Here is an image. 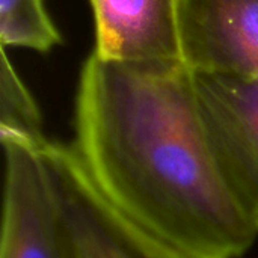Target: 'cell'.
<instances>
[{"mask_svg":"<svg viewBox=\"0 0 258 258\" xmlns=\"http://www.w3.org/2000/svg\"><path fill=\"white\" fill-rule=\"evenodd\" d=\"M42 153L73 258H198L154 236L115 209L88 175L74 147L44 138Z\"/></svg>","mask_w":258,"mask_h":258,"instance_id":"obj_2","label":"cell"},{"mask_svg":"<svg viewBox=\"0 0 258 258\" xmlns=\"http://www.w3.org/2000/svg\"><path fill=\"white\" fill-rule=\"evenodd\" d=\"M44 138L0 130L5 160L0 258H73L42 153Z\"/></svg>","mask_w":258,"mask_h":258,"instance_id":"obj_3","label":"cell"},{"mask_svg":"<svg viewBox=\"0 0 258 258\" xmlns=\"http://www.w3.org/2000/svg\"><path fill=\"white\" fill-rule=\"evenodd\" d=\"M95 26L92 54L135 68L186 65L180 36L181 0H89Z\"/></svg>","mask_w":258,"mask_h":258,"instance_id":"obj_5","label":"cell"},{"mask_svg":"<svg viewBox=\"0 0 258 258\" xmlns=\"http://www.w3.org/2000/svg\"><path fill=\"white\" fill-rule=\"evenodd\" d=\"M180 36L192 73L258 77V0H181Z\"/></svg>","mask_w":258,"mask_h":258,"instance_id":"obj_6","label":"cell"},{"mask_svg":"<svg viewBox=\"0 0 258 258\" xmlns=\"http://www.w3.org/2000/svg\"><path fill=\"white\" fill-rule=\"evenodd\" d=\"M0 48V130L41 138L44 133L39 107L9 60L6 47Z\"/></svg>","mask_w":258,"mask_h":258,"instance_id":"obj_8","label":"cell"},{"mask_svg":"<svg viewBox=\"0 0 258 258\" xmlns=\"http://www.w3.org/2000/svg\"><path fill=\"white\" fill-rule=\"evenodd\" d=\"M74 150L124 216L198 258H240L258 228L210 147L195 74L135 68L91 54L79 77Z\"/></svg>","mask_w":258,"mask_h":258,"instance_id":"obj_1","label":"cell"},{"mask_svg":"<svg viewBox=\"0 0 258 258\" xmlns=\"http://www.w3.org/2000/svg\"><path fill=\"white\" fill-rule=\"evenodd\" d=\"M195 85L219 169L258 228V77L195 74Z\"/></svg>","mask_w":258,"mask_h":258,"instance_id":"obj_4","label":"cell"},{"mask_svg":"<svg viewBox=\"0 0 258 258\" xmlns=\"http://www.w3.org/2000/svg\"><path fill=\"white\" fill-rule=\"evenodd\" d=\"M0 42L3 47L48 53L62 38L44 0H0Z\"/></svg>","mask_w":258,"mask_h":258,"instance_id":"obj_7","label":"cell"}]
</instances>
